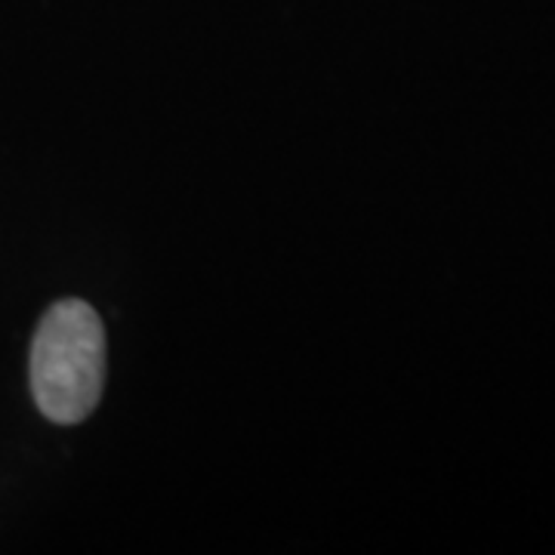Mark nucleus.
Masks as SVG:
<instances>
[{
  "mask_svg": "<svg viewBox=\"0 0 555 555\" xmlns=\"http://www.w3.org/2000/svg\"><path fill=\"white\" fill-rule=\"evenodd\" d=\"M105 386V331L93 306L60 299L31 343V396L40 414L72 426L100 404Z\"/></svg>",
  "mask_w": 555,
  "mask_h": 555,
  "instance_id": "obj_1",
  "label": "nucleus"
}]
</instances>
